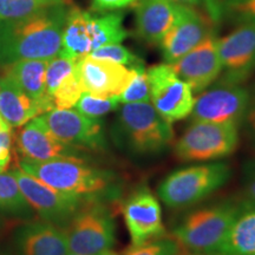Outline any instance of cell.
<instances>
[{
	"label": "cell",
	"instance_id": "cell-1",
	"mask_svg": "<svg viewBox=\"0 0 255 255\" xmlns=\"http://www.w3.org/2000/svg\"><path fill=\"white\" fill-rule=\"evenodd\" d=\"M69 8L58 2L30 17L0 20V65L58 56Z\"/></svg>",
	"mask_w": 255,
	"mask_h": 255
},
{
	"label": "cell",
	"instance_id": "cell-2",
	"mask_svg": "<svg viewBox=\"0 0 255 255\" xmlns=\"http://www.w3.org/2000/svg\"><path fill=\"white\" fill-rule=\"evenodd\" d=\"M18 167L60 193L85 200L108 193L115 181L109 171L91 167L84 159L34 161L21 157Z\"/></svg>",
	"mask_w": 255,
	"mask_h": 255
},
{
	"label": "cell",
	"instance_id": "cell-3",
	"mask_svg": "<svg viewBox=\"0 0 255 255\" xmlns=\"http://www.w3.org/2000/svg\"><path fill=\"white\" fill-rule=\"evenodd\" d=\"M127 37L121 13L96 17L79 8H72L69 9L58 56L78 60L101 46L122 43Z\"/></svg>",
	"mask_w": 255,
	"mask_h": 255
},
{
	"label": "cell",
	"instance_id": "cell-4",
	"mask_svg": "<svg viewBox=\"0 0 255 255\" xmlns=\"http://www.w3.org/2000/svg\"><path fill=\"white\" fill-rule=\"evenodd\" d=\"M117 133L127 149L139 155L163 151L174 138L171 124L150 102L123 104L117 120Z\"/></svg>",
	"mask_w": 255,
	"mask_h": 255
},
{
	"label": "cell",
	"instance_id": "cell-5",
	"mask_svg": "<svg viewBox=\"0 0 255 255\" xmlns=\"http://www.w3.org/2000/svg\"><path fill=\"white\" fill-rule=\"evenodd\" d=\"M242 203L222 202L188 214L174 229L181 246L193 252L214 255L222 246Z\"/></svg>",
	"mask_w": 255,
	"mask_h": 255
},
{
	"label": "cell",
	"instance_id": "cell-6",
	"mask_svg": "<svg viewBox=\"0 0 255 255\" xmlns=\"http://www.w3.org/2000/svg\"><path fill=\"white\" fill-rule=\"evenodd\" d=\"M232 169L223 162L178 169L162 181L157 195L171 208H184L205 200L231 178Z\"/></svg>",
	"mask_w": 255,
	"mask_h": 255
},
{
	"label": "cell",
	"instance_id": "cell-7",
	"mask_svg": "<svg viewBox=\"0 0 255 255\" xmlns=\"http://www.w3.org/2000/svg\"><path fill=\"white\" fill-rule=\"evenodd\" d=\"M87 201L64 227L71 254L103 253L113 250L116 241V225L111 213L96 199Z\"/></svg>",
	"mask_w": 255,
	"mask_h": 255
},
{
	"label": "cell",
	"instance_id": "cell-8",
	"mask_svg": "<svg viewBox=\"0 0 255 255\" xmlns=\"http://www.w3.org/2000/svg\"><path fill=\"white\" fill-rule=\"evenodd\" d=\"M239 126L194 122L175 143V156L182 162H212L237 150Z\"/></svg>",
	"mask_w": 255,
	"mask_h": 255
},
{
	"label": "cell",
	"instance_id": "cell-9",
	"mask_svg": "<svg viewBox=\"0 0 255 255\" xmlns=\"http://www.w3.org/2000/svg\"><path fill=\"white\" fill-rule=\"evenodd\" d=\"M150 85V103L163 119L173 124L187 119L193 111L195 97L169 64H158L146 70Z\"/></svg>",
	"mask_w": 255,
	"mask_h": 255
},
{
	"label": "cell",
	"instance_id": "cell-10",
	"mask_svg": "<svg viewBox=\"0 0 255 255\" xmlns=\"http://www.w3.org/2000/svg\"><path fill=\"white\" fill-rule=\"evenodd\" d=\"M9 171L17 180L18 186L32 210H34L44 221L64 227L76 214L79 207L87 201L81 197L60 193L37 180L36 177L26 174L19 167Z\"/></svg>",
	"mask_w": 255,
	"mask_h": 255
},
{
	"label": "cell",
	"instance_id": "cell-11",
	"mask_svg": "<svg viewBox=\"0 0 255 255\" xmlns=\"http://www.w3.org/2000/svg\"><path fill=\"white\" fill-rule=\"evenodd\" d=\"M251 95L240 84H221L202 91L195 98L191 117L194 122L232 123L240 126L246 116Z\"/></svg>",
	"mask_w": 255,
	"mask_h": 255
},
{
	"label": "cell",
	"instance_id": "cell-12",
	"mask_svg": "<svg viewBox=\"0 0 255 255\" xmlns=\"http://www.w3.org/2000/svg\"><path fill=\"white\" fill-rule=\"evenodd\" d=\"M47 129L60 141L81 150H102L107 146L103 127L76 109H53L39 115Z\"/></svg>",
	"mask_w": 255,
	"mask_h": 255
},
{
	"label": "cell",
	"instance_id": "cell-13",
	"mask_svg": "<svg viewBox=\"0 0 255 255\" xmlns=\"http://www.w3.org/2000/svg\"><path fill=\"white\" fill-rule=\"evenodd\" d=\"M222 64V81L241 84L255 71V25H240L218 40Z\"/></svg>",
	"mask_w": 255,
	"mask_h": 255
},
{
	"label": "cell",
	"instance_id": "cell-14",
	"mask_svg": "<svg viewBox=\"0 0 255 255\" xmlns=\"http://www.w3.org/2000/svg\"><path fill=\"white\" fill-rule=\"evenodd\" d=\"M122 212L131 245L164 237L161 205L149 188L141 187L133 191L124 202Z\"/></svg>",
	"mask_w": 255,
	"mask_h": 255
},
{
	"label": "cell",
	"instance_id": "cell-15",
	"mask_svg": "<svg viewBox=\"0 0 255 255\" xmlns=\"http://www.w3.org/2000/svg\"><path fill=\"white\" fill-rule=\"evenodd\" d=\"M218 40L214 33H210L182 58L169 64L194 94L205 91L222 72Z\"/></svg>",
	"mask_w": 255,
	"mask_h": 255
},
{
	"label": "cell",
	"instance_id": "cell-16",
	"mask_svg": "<svg viewBox=\"0 0 255 255\" xmlns=\"http://www.w3.org/2000/svg\"><path fill=\"white\" fill-rule=\"evenodd\" d=\"M76 71L85 92L108 98L120 97L135 75V68L91 56L79 58Z\"/></svg>",
	"mask_w": 255,
	"mask_h": 255
},
{
	"label": "cell",
	"instance_id": "cell-17",
	"mask_svg": "<svg viewBox=\"0 0 255 255\" xmlns=\"http://www.w3.org/2000/svg\"><path fill=\"white\" fill-rule=\"evenodd\" d=\"M21 156L34 161L50 159H83L84 151L60 141L47 129L40 116L34 117L21 127L17 137Z\"/></svg>",
	"mask_w": 255,
	"mask_h": 255
},
{
	"label": "cell",
	"instance_id": "cell-18",
	"mask_svg": "<svg viewBox=\"0 0 255 255\" xmlns=\"http://www.w3.org/2000/svg\"><path fill=\"white\" fill-rule=\"evenodd\" d=\"M191 7L170 0H141L136 7V27L142 39L159 44L164 34Z\"/></svg>",
	"mask_w": 255,
	"mask_h": 255
},
{
	"label": "cell",
	"instance_id": "cell-19",
	"mask_svg": "<svg viewBox=\"0 0 255 255\" xmlns=\"http://www.w3.org/2000/svg\"><path fill=\"white\" fill-rule=\"evenodd\" d=\"M19 255H68L69 247L64 227L52 222L31 221L15 232Z\"/></svg>",
	"mask_w": 255,
	"mask_h": 255
},
{
	"label": "cell",
	"instance_id": "cell-20",
	"mask_svg": "<svg viewBox=\"0 0 255 255\" xmlns=\"http://www.w3.org/2000/svg\"><path fill=\"white\" fill-rule=\"evenodd\" d=\"M210 33L213 32L209 21L195 9L190 8L159 41L165 63L171 64L182 58Z\"/></svg>",
	"mask_w": 255,
	"mask_h": 255
},
{
	"label": "cell",
	"instance_id": "cell-21",
	"mask_svg": "<svg viewBox=\"0 0 255 255\" xmlns=\"http://www.w3.org/2000/svg\"><path fill=\"white\" fill-rule=\"evenodd\" d=\"M49 60L21 59L5 65L4 76L15 83L25 94L39 104L41 114L55 109L52 100L46 94L45 73Z\"/></svg>",
	"mask_w": 255,
	"mask_h": 255
},
{
	"label": "cell",
	"instance_id": "cell-22",
	"mask_svg": "<svg viewBox=\"0 0 255 255\" xmlns=\"http://www.w3.org/2000/svg\"><path fill=\"white\" fill-rule=\"evenodd\" d=\"M41 115L39 104L6 76L0 78V116L11 128H21Z\"/></svg>",
	"mask_w": 255,
	"mask_h": 255
},
{
	"label": "cell",
	"instance_id": "cell-23",
	"mask_svg": "<svg viewBox=\"0 0 255 255\" xmlns=\"http://www.w3.org/2000/svg\"><path fill=\"white\" fill-rule=\"evenodd\" d=\"M214 255H255V205L242 202L222 246Z\"/></svg>",
	"mask_w": 255,
	"mask_h": 255
},
{
	"label": "cell",
	"instance_id": "cell-24",
	"mask_svg": "<svg viewBox=\"0 0 255 255\" xmlns=\"http://www.w3.org/2000/svg\"><path fill=\"white\" fill-rule=\"evenodd\" d=\"M0 210L15 216H28L32 208L11 171L0 173Z\"/></svg>",
	"mask_w": 255,
	"mask_h": 255
},
{
	"label": "cell",
	"instance_id": "cell-25",
	"mask_svg": "<svg viewBox=\"0 0 255 255\" xmlns=\"http://www.w3.org/2000/svg\"><path fill=\"white\" fill-rule=\"evenodd\" d=\"M63 0H0V20H17L37 13Z\"/></svg>",
	"mask_w": 255,
	"mask_h": 255
},
{
	"label": "cell",
	"instance_id": "cell-26",
	"mask_svg": "<svg viewBox=\"0 0 255 255\" xmlns=\"http://www.w3.org/2000/svg\"><path fill=\"white\" fill-rule=\"evenodd\" d=\"M121 103L119 97H100L89 92H83L77 104L75 105L76 110L89 119L98 120L105 115L120 109Z\"/></svg>",
	"mask_w": 255,
	"mask_h": 255
},
{
	"label": "cell",
	"instance_id": "cell-27",
	"mask_svg": "<svg viewBox=\"0 0 255 255\" xmlns=\"http://www.w3.org/2000/svg\"><path fill=\"white\" fill-rule=\"evenodd\" d=\"M83 92L84 89L75 68L73 72L63 79L58 88L51 95L53 107L55 109H72L77 104Z\"/></svg>",
	"mask_w": 255,
	"mask_h": 255
},
{
	"label": "cell",
	"instance_id": "cell-28",
	"mask_svg": "<svg viewBox=\"0 0 255 255\" xmlns=\"http://www.w3.org/2000/svg\"><path fill=\"white\" fill-rule=\"evenodd\" d=\"M119 98L122 104L150 102V85H149L148 73L141 64L135 66V75Z\"/></svg>",
	"mask_w": 255,
	"mask_h": 255
},
{
	"label": "cell",
	"instance_id": "cell-29",
	"mask_svg": "<svg viewBox=\"0 0 255 255\" xmlns=\"http://www.w3.org/2000/svg\"><path fill=\"white\" fill-rule=\"evenodd\" d=\"M181 247L175 238L161 237L141 245H131L122 255H180Z\"/></svg>",
	"mask_w": 255,
	"mask_h": 255
},
{
	"label": "cell",
	"instance_id": "cell-30",
	"mask_svg": "<svg viewBox=\"0 0 255 255\" xmlns=\"http://www.w3.org/2000/svg\"><path fill=\"white\" fill-rule=\"evenodd\" d=\"M76 63H77L76 59L66 58L62 56H56L55 58L49 60L45 73V89L46 94L50 97L58 88L63 79H65L70 73L73 72Z\"/></svg>",
	"mask_w": 255,
	"mask_h": 255
},
{
	"label": "cell",
	"instance_id": "cell-31",
	"mask_svg": "<svg viewBox=\"0 0 255 255\" xmlns=\"http://www.w3.org/2000/svg\"><path fill=\"white\" fill-rule=\"evenodd\" d=\"M222 13L238 25H255V0H222Z\"/></svg>",
	"mask_w": 255,
	"mask_h": 255
},
{
	"label": "cell",
	"instance_id": "cell-32",
	"mask_svg": "<svg viewBox=\"0 0 255 255\" xmlns=\"http://www.w3.org/2000/svg\"><path fill=\"white\" fill-rule=\"evenodd\" d=\"M94 58L98 59H105L110 60V62H115L122 64V65L130 66V68H135V66L141 64V60L138 59V57L133 55L130 50H128L127 47L119 44H109V45H104L98 47L97 50L92 51L90 55Z\"/></svg>",
	"mask_w": 255,
	"mask_h": 255
},
{
	"label": "cell",
	"instance_id": "cell-33",
	"mask_svg": "<svg viewBox=\"0 0 255 255\" xmlns=\"http://www.w3.org/2000/svg\"><path fill=\"white\" fill-rule=\"evenodd\" d=\"M13 138V128L6 126L0 130V171H5L11 162Z\"/></svg>",
	"mask_w": 255,
	"mask_h": 255
},
{
	"label": "cell",
	"instance_id": "cell-34",
	"mask_svg": "<svg viewBox=\"0 0 255 255\" xmlns=\"http://www.w3.org/2000/svg\"><path fill=\"white\" fill-rule=\"evenodd\" d=\"M244 123L245 127H246L248 138H250L252 144L255 148V96L253 98H251Z\"/></svg>",
	"mask_w": 255,
	"mask_h": 255
},
{
	"label": "cell",
	"instance_id": "cell-35",
	"mask_svg": "<svg viewBox=\"0 0 255 255\" xmlns=\"http://www.w3.org/2000/svg\"><path fill=\"white\" fill-rule=\"evenodd\" d=\"M94 7L100 11H110V9L123 8L132 4L136 0H92Z\"/></svg>",
	"mask_w": 255,
	"mask_h": 255
},
{
	"label": "cell",
	"instance_id": "cell-36",
	"mask_svg": "<svg viewBox=\"0 0 255 255\" xmlns=\"http://www.w3.org/2000/svg\"><path fill=\"white\" fill-rule=\"evenodd\" d=\"M247 202L255 205V161L251 162L246 170Z\"/></svg>",
	"mask_w": 255,
	"mask_h": 255
},
{
	"label": "cell",
	"instance_id": "cell-37",
	"mask_svg": "<svg viewBox=\"0 0 255 255\" xmlns=\"http://www.w3.org/2000/svg\"><path fill=\"white\" fill-rule=\"evenodd\" d=\"M170 1L177 2V4H183V5L191 6V5H195V4H197V2H199L200 0H170Z\"/></svg>",
	"mask_w": 255,
	"mask_h": 255
},
{
	"label": "cell",
	"instance_id": "cell-38",
	"mask_svg": "<svg viewBox=\"0 0 255 255\" xmlns=\"http://www.w3.org/2000/svg\"><path fill=\"white\" fill-rule=\"evenodd\" d=\"M68 255H79V254H71V253H69ZM95 255H119V254H117L116 252H114L113 250H110V251L103 252V253H100V254H95Z\"/></svg>",
	"mask_w": 255,
	"mask_h": 255
},
{
	"label": "cell",
	"instance_id": "cell-39",
	"mask_svg": "<svg viewBox=\"0 0 255 255\" xmlns=\"http://www.w3.org/2000/svg\"><path fill=\"white\" fill-rule=\"evenodd\" d=\"M6 126H7V124H6V123H5V121L1 119V116H0V130H1V129H2V128H4V127H6Z\"/></svg>",
	"mask_w": 255,
	"mask_h": 255
},
{
	"label": "cell",
	"instance_id": "cell-40",
	"mask_svg": "<svg viewBox=\"0 0 255 255\" xmlns=\"http://www.w3.org/2000/svg\"><path fill=\"white\" fill-rule=\"evenodd\" d=\"M190 255H208V254H201V253H193V254H190Z\"/></svg>",
	"mask_w": 255,
	"mask_h": 255
},
{
	"label": "cell",
	"instance_id": "cell-41",
	"mask_svg": "<svg viewBox=\"0 0 255 255\" xmlns=\"http://www.w3.org/2000/svg\"><path fill=\"white\" fill-rule=\"evenodd\" d=\"M0 173H1V171H0Z\"/></svg>",
	"mask_w": 255,
	"mask_h": 255
}]
</instances>
